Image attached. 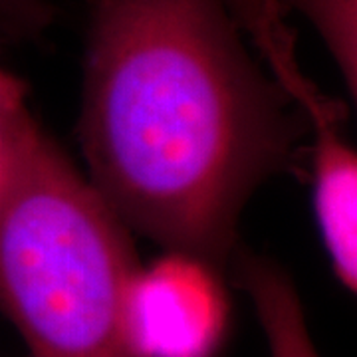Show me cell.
I'll use <instances>...</instances> for the list:
<instances>
[{
    "instance_id": "3957f363",
    "label": "cell",
    "mask_w": 357,
    "mask_h": 357,
    "mask_svg": "<svg viewBox=\"0 0 357 357\" xmlns=\"http://www.w3.org/2000/svg\"><path fill=\"white\" fill-rule=\"evenodd\" d=\"M126 321L139 357H217L229 326L222 272L195 256L167 250L137 270Z\"/></svg>"
},
{
    "instance_id": "6da1fadb",
    "label": "cell",
    "mask_w": 357,
    "mask_h": 357,
    "mask_svg": "<svg viewBox=\"0 0 357 357\" xmlns=\"http://www.w3.org/2000/svg\"><path fill=\"white\" fill-rule=\"evenodd\" d=\"M79 143L129 230L225 272L256 189L292 167L304 109L229 0H88Z\"/></svg>"
},
{
    "instance_id": "7a4b0ae2",
    "label": "cell",
    "mask_w": 357,
    "mask_h": 357,
    "mask_svg": "<svg viewBox=\"0 0 357 357\" xmlns=\"http://www.w3.org/2000/svg\"><path fill=\"white\" fill-rule=\"evenodd\" d=\"M129 229L34 119L0 203V314L30 357H139Z\"/></svg>"
},
{
    "instance_id": "52a82bcc",
    "label": "cell",
    "mask_w": 357,
    "mask_h": 357,
    "mask_svg": "<svg viewBox=\"0 0 357 357\" xmlns=\"http://www.w3.org/2000/svg\"><path fill=\"white\" fill-rule=\"evenodd\" d=\"M52 24L50 0H0V54L42 40Z\"/></svg>"
},
{
    "instance_id": "5b68a950",
    "label": "cell",
    "mask_w": 357,
    "mask_h": 357,
    "mask_svg": "<svg viewBox=\"0 0 357 357\" xmlns=\"http://www.w3.org/2000/svg\"><path fill=\"white\" fill-rule=\"evenodd\" d=\"M282 16L302 14L337 66L351 98L357 93V0H274Z\"/></svg>"
},
{
    "instance_id": "277c9868",
    "label": "cell",
    "mask_w": 357,
    "mask_h": 357,
    "mask_svg": "<svg viewBox=\"0 0 357 357\" xmlns=\"http://www.w3.org/2000/svg\"><path fill=\"white\" fill-rule=\"evenodd\" d=\"M234 280L255 307L270 357H319L302 298L288 270L274 258L238 246L230 258Z\"/></svg>"
},
{
    "instance_id": "8992f818",
    "label": "cell",
    "mask_w": 357,
    "mask_h": 357,
    "mask_svg": "<svg viewBox=\"0 0 357 357\" xmlns=\"http://www.w3.org/2000/svg\"><path fill=\"white\" fill-rule=\"evenodd\" d=\"M34 115L26 103V86L0 66V203L10 187L22 141Z\"/></svg>"
}]
</instances>
